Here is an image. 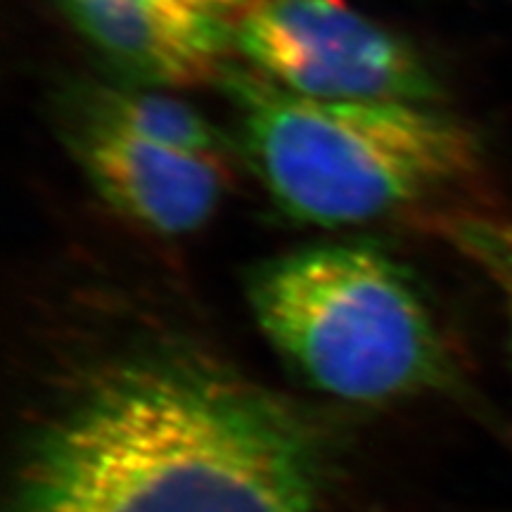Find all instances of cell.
<instances>
[{
    "label": "cell",
    "mask_w": 512,
    "mask_h": 512,
    "mask_svg": "<svg viewBox=\"0 0 512 512\" xmlns=\"http://www.w3.org/2000/svg\"><path fill=\"white\" fill-rule=\"evenodd\" d=\"M325 460L297 408L152 349L100 368L50 422L12 512H311Z\"/></svg>",
    "instance_id": "1"
},
{
    "label": "cell",
    "mask_w": 512,
    "mask_h": 512,
    "mask_svg": "<svg viewBox=\"0 0 512 512\" xmlns=\"http://www.w3.org/2000/svg\"><path fill=\"white\" fill-rule=\"evenodd\" d=\"M67 98L95 117L157 145L221 159H226L233 150V140L219 126L211 124L188 102L171 98V95L86 83V86L72 88Z\"/></svg>",
    "instance_id": "7"
},
{
    "label": "cell",
    "mask_w": 512,
    "mask_h": 512,
    "mask_svg": "<svg viewBox=\"0 0 512 512\" xmlns=\"http://www.w3.org/2000/svg\"><path fill=\"white\" fill-rule=\"evenodd\" d=\"M249 311L285 366L349 403L453 392L460 370L413 273L370 242H323L247 271Z\"/></svg>",
    "instance_id": "3"
},
{
    "label": "cell",
    "mask_w": 512,
    "mask_h": 512,
    "mask_svg": "<svg viewBox=\"0 0 512 512\" xmlns=\"http://www.w3.org/2000/svg\"><path fill=\"white\" fill-rule=\"evenodd\" d=\"M76 31L128 79L188 88L219 79L233 29L178 0H57Z\"/></svg>",
    "instance_id": "6"
},
{
    "label": "cell",
    "mask_w": 512,
    "mask_h": 512,
    "mask_svg": "<svg viewBox=\"0 0 512 512\" xmlns=\"http://www.w3.org/2000/svg\"><path fill=\"white\" fill-rule=\"evenodd\" d=\"M60 133L93 190L147 233L164 238L195 233L226 195V159L157 145L69 98L62 105Z\"/></svg>",
    "instance_id": "5"
},
{
    "label": "cell",
    "mask_w": 512,
    "mask_h": 512,
    "mask_svg": "<svg viewBox=\"0 0 512 512\" xmlns=\"http://www.w3.org/2000/svg\"><path fill=\"white\" fill-rule=\"evenodd\" d=\"M439 233L489 280L501 299L512 349V219L491 214H458L439 221Z\"/></svg>",
    "instance_id": "8"
},
{
    "label": "cell",
    "mask_w": 512,
    "mask_h": 512,
    "mask_svg": "<svg viewBox=\"0 0 512 512\" xmlns=\"http://www.w3.org/2000/svg\"><path fill=\"white\" fill-rule=\"evenodd\" d=\"M230 43L252 72L309 100H444L425 55L347 0H259L233 24Z\"/></svg>",
    "instance_id": "4"
},
{
    "label": "cell",
    "mask_w": 512,
    "mask_h": 512,
    "mask_svg": "<svg viewBox=\"0 0 512 512\" xmlns=\"http://www.w3.org/2000/svg\"><path fill=\"white\" fill-rule=\"evenodd\" d=\"M216 86L254 174L299 223L382 221L482 171L479 133L439 105L309 100L228 62Z\"/></svg>",
    "instance_id": "2"
},
{
    "label": "cell",
    "mask_w": 512,
    "mask_h": 512,
    "mask_svg": "<svg viewBox=\"0 0 512 512\" xmlns=\"http://www.w3.org/2000/svg\"><path fill=\"white\" fill-rule=\"evenodd\" d=\"M185 8L195 12V15L207 17L211 22L226 24L233 29L242 15H247L259 0H178Z\"/></svg>",
    "instance_id": "9"
}]
</instances>
